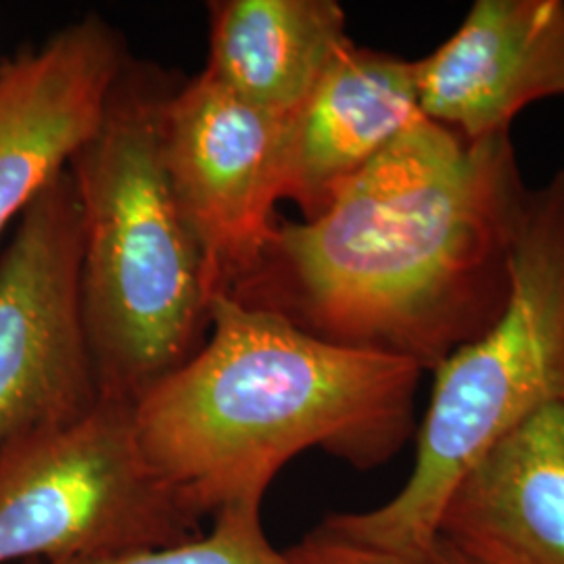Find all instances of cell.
<instances>
[{
    "mask_svg": "<svg viewBox=\"0 0 564 564\" xmlns=\"http://www.w3.org/2000/svg\"><path fill=\"white\" fill-rule=\"evenodd\" d=\"M529 191L510 132L468 139L423 116L323 214L276 224L228 295L435 370L502 314Z\"/></svg>",
    "mask_w": 564,
    "mask_h": 564,
    "instance_id": "1",
    "label": "cell"
},
{
    "mask_svg": "<svg viewBox=\"0 0 564 564\" xmlns=\"http://www.w3.org/2000/svg\"><path fill=\"white\" fill-rule=\"evenodd\" d=\"M209 324V341L134 403L147 460L197 519L263 505L307 449L370 470L414 435L416 364L324 341L228 293Z\"/></svg>",
    "mask_w": 564,
    "mask_h": 564,
    "instance_id": "2",
    "label": "cell"
},
{
    "mask_svg": "<svg viewBox=\"0 0 564 564\" xmlns=\"http://www.w3.org/2000/svg\"><path fill=\"white\" fill-rule=\"evenodd\" d=\"M433 372L408 481L384 505L314 527L302 542L323 563H426L464 475L531 414L564 402V170L529 191L502 314Z\"/></svg>",
    "mask_w": 564,
    "mask_h": 564,
    "instance_id": "3",
    "label": "cell"
},
{
    "mask_svg": "<svg viewBox=\"0 0 564 564\" xmlns=\"http://www.w3.org/2000/svg\"><path fill=\"white\" fill-rule=\"evenodd\" d=\"M165 95L123 72L69 170L84 226L82 303L102 400L134 403L202 345L216 297L163 163Z\"/></svg>",
    "mask_w": 564,
    "mask_h": 564,
    "instance_id": "4",
    "label": "cell"
},
{
    "mask_svg": "<svg viewBox=\"0 0 564 564\" xmlns=\"http://www.w3.org/2000/svg\"><path fill=\"white\" fill-rule=\"evenodd\" d=\"M199 535L202 519L147 460L130 403L101 400L72 423L0 445V564L61 563Z\"/></svg>",
    "mask_w": 564,
    "mask_h": 564,
    "instance_id": "5",
    "label": "cell"
},
{
    "mask_svg": "<svg viewBox=\"0 0 564 564\" xmlns=\"http://www.w3.org/2000/svg\"><path fill=\"white\" fill-rule=\"evenodd\" d=\"M84 226L72 170L20 216L0 256V445L101 402L82 303Z\"/></svg>",
    "mask_w": 564,
    "mask_h": 564,
    "instance_id": "6",
    "label": "cell"
},
{
    "mask_svg": "<svg viewBox=\"0 0 564 564\" xmlns=\"http://www.w3.org/2000/svg\"><path fill=\"white\" fill-rule=\"evenodd\" d=\"M286 121L205 72L163 101V163L216 295L253 272L274 232Z\"/></svg>",
    "mask_w": 564,
    "mask_h": 564,
    "instance_id": "7",
    "label": "cell"
},
{
    "mask_svg": "<svg viewBox=\"0 0 564 564\" xmlns=\"http://www.w3.org/2000/svg\"><path fill=\"white\" fill-rule=\"evenodd\" d=\"M123 72L118 34L93 15L0 67V235L95 139Z\"/></svg>",
    "mask_w": 564,
    "mask_h": 564,
    "instance_id": "8",
    "label": "cell"
},
{
    "mask_svg": "<svg viewBox=\"0 0 564 564\" xmlns=\"http://www.w3.org/2000/svg\"><path fill=\"white\" fill-rule=\"evenodd\" d=\"M414 67L426 120L468 139L510 132L527 105L564 95V2L477 0Z\"/></svg>",
    "mask_w": 564,
    "mask_h": 564,
    "instance_id": "9",
    "label": "cell"
},
{
    "mask_svg": "<svg viewBox=\"0 0 564 564\" xmlns=\"http://www.w3.org/2000/svg\"><path fill=\"white\" fill-rule=\"evenodd\" d=\"M421 118L414 61L349 42L286 121L281 199L316 218Z\"/></svg>",
    "mask_w": 564,
    "mask_h": 564,
    "instance_id": "10",
    "label": "cell"
},
{
    "mask_svg": "<svg viewBox=\"0 0 564 564\" xmlns=\"http://www.w3.org/2000/svg\"><path fill=\"white\" fill-rule=\"evenodd\" d=\"M437 535L479 564H564V402L531 414L464 475Z\"/></svg>",
    "mask_w": 564,
    "mask_h": 564,
    "instance_id": "11",
    "label": "cell"
},
{
    "mask_svg": "<svg viewBox=\"0 0 564 564\" xmlns=\"http://www.w3.org/2000/svg\"><path fill=\"white\" fill-rule=\"evenodd\" d=\"M349 42L333 0H223L212 4L205 74L241 101L291 118Z\"/></svg>",
    "mask_w": 564,
    "mask_h": 564,
    "instance_id": "12",
    "label": "cell"
},
{
    "mask_svg": "<svg viewBox=\"0 0 564 564\" xmlns=\"http://www.w3.org/2000/svg\"><path fill=\"white\" fill-rule=\"evenodd\" d=\"M42 564H293L265 535L262 505H237L214 517L207 535L160 547L123 550L101 556Z\"/></svg>",
    "mask_w": 564,
    "mask_h": 564,
    "instance_id": "13",
    "label": "cell"
},
{
    "mask_svg": "<svg viewBox=\"0 0 564 564\" xmlns=\"http://www.w3.org/2000/svg\"><path fill=\"white\" fill-rule=\"evenodd\" d=\"M424 564H479L473 558H468L463 552H458L456 547L444 542V540H437V544L433 547V552L429 554L426 563Z\"/></svg>",
    "mask_w": 564,
    "mask_h": 564,
    "instance_id": "14",
    "label": "cell"
},
{
    "mask_svg": "<svg viewBox=\"0 0 564 564\" xmlns=\"http://www.w3.org/2000/svg\"><path fill=\"white\" fill-rule=\"evenodd\" d=\"M289 561H291V558H289ZM291 563H293V561H291ZM293 564H295V563H293Z\"/></svg>",
    "mask_w": 564,
    "mask_h": 564,
    "instance_id": "15",
    "label": "cell"
}]
</instances>
